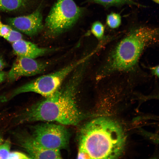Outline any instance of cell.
<instances>
[{"label": "cell", "mask_w": 159, "mask_h": 159, "mask_svg": "<svg viewBox=\"0 0 159 159\" xmlns=\"http://www.w3.org/2000/svg\"><path fill=\"white\" fill-rule=\"evenodd\" d=\"M7 74L5 72L1 71H0V83L5 80Z\"/></svg>", "instance_id": "cell-20"}, {"label": "cell", "mask_w": 159, "mask_h": 159, "mask_svg": "<svg viewBox=\"0 0 159 159\" xmlns=\"http://www.w3.org/2000/svg\"><path fill=\"white\" fill-rule=\"evenodd\" d=\"M25 0H0V10L12 11L24 6Z\"/></svg>", "instance_id": "cell-11"}, {"label": "cell", "mask_w": 159, "mask_h": 159, "mask_svg": "<svg viewBox=\"0 0 159 159\" xmlns=\"http://www.w3.org/2000/svg\"><path fill=\"white\" fill-rule=\"evenodd\" d=\"M82 13L73 0H57L46 19L45 26L51 35L57 36L72 27Z\"/></svg>", "instance_id": "cell-5"}, {"label": "cell", "mask_w": 159, "mask_h": 159, "mask_svg": "<svg viewBox=\"0 0 159 159\" xmlns=\"http://www.w3.org/2000/svg\"><path fill=\"white\" fill-rule=\"evenodd\" d=\"M155 3L159 4V0H151Z\"/></svg>", "instance_id": "cell-23"}, {"label": "cell", "mask_w": 159, "mask_h": 159, "mask_svg": "<svg viewBox=\"0 0 159 159\" xmlns=\"http://www.w3.org/2000/svg\"><path fill=\"white\" fill-rule=\"evenodd\" d=\"M85 67L84 63L79 66L64 85L51 96L21 112L17 117V121H54L63 125H77L83 116L77 107L75 96Z\"/></svg>", "instance_id": "cell-1"}, {"label": "cell", "mask_w": 159, "mask_h": 159, "mask_svg": "<svg viewBox=\"0 0 159 159\" xmlns=\"http://www.w3.org/2000/svg\"><path fill=\"white\" fill-rule=\"evenodd\" d=\"M48 66L47 63L34 59L17 56L7 75L10 81L22 77L30 76L43 72Z\"/></svg>", "instance_id": "cell-7"}, {"label": "cell", "mask_w": 159, "mask_h": 159, "mask_svg": "<svg viewBox=\"0 0 159 159\" xmlns=\"http://www.w3.org/2000/svg\"><path fill=\"white\" fill-rule=\"evenodd\" d=\"M32 131V137L46 148L60 150L68 146L70 134L64 126L42 123L33 127Z\"/></svg>", "instance_id": "cell-6"}, {"label": "cell", "mask_w": 159, "mask_h": 159, "mask_svg": "<svg viewBox=\"0 0 159 159\" xmlns=\"http://www.w3.org/2000/svg\"><path fill=\"white\" fill-rule=\"evenodd\" d=\"M8 159H30V158L28 155L18 151H13L11 152Z\"/></svg>", "instance_id": "cell-17"}, {"label": "cell", "mask_w": 159, "mask_h": 159, "mask_svg": "<svg viewBox=\"0 0 159 159\" xmlns=\"http://www.w3.org/2000/svg\"><path fill=\"white\" fill-rule=\"evenodd\" d=\"M12 44L14 53L19 57L35 59L53 50L52 49L39 47L36 44L22 39Z\"/></svg>", "instance_id": "cell-10"}, {"label": "cell", "mask_w": 159, "mask_h": 159, "mask_svg": "<svg viewBox=\"0 0 159 159\" xmlns=\"http://www.w3.org/2000/svg\"><path fill=\"white\" fill-rule=\"evenodd\" d=\"M11 29V26L3 24L0 18V37L4 38L8 34Z\"/></svg>", "instance_id": "cell-18"}, {"label": "cell", "mask_w": 159, "mask_h": 159, "mask_svg": "<svg viewBox=\"0 0 159 159\" xmlns=\"http://www.w3.org/2000/svg\"></svg>", "instance_id": "cell-24"}, {"label": "cell", "mask_w": 159, "mask_h": 159, "mask_svg": "<svg viewBox=\"0 0 159 159\" xmlns=\"http://www.w3.org/2000/svg\"><path fill=\"white\" fill-rule=\"evenodd\" d=\"M125 137L121 127L108 118L92 120L82 128L78 150L87 159H113L122 154Z\"/></svg>", "instance_id": "cell-2"}, {"label": "cell", "mask_w": 159, "mask_h": 159, "mask_svg": "<svg viewBox=\"0 0 159 159\" xmlns=\"http://www.w3.org/2000/svg\"><path fill=\"white\" fill-rule=\"evenodd\" d=\"M42 17L40 11H35L26 16L9 18L8 22L11 27L30 36L38 34L42 29Z\"/></svg>", "instance_id": "cell-9"}, {"label": "cell", "mask_w": 159, "mask_h": 159, "mask_svg": "<svg viewBox=\"0 0 159 159\" xmlns=\"http://www.w3.org/2000/svg\"><path fill=\"white\" fill-rule=\"evenodd\" d=\"M105 27L100 22L97 21L92 25L91 31L93 34L98 39H101L103 37Z\"/></svg>", "instance_id": "cell-14"}, {"label": "cell", "mask_w": 159, "mask_h": 159, "mask_svg": "<svg viewBox=\"0 0 159 159\" xmlns=\"http://www.w3.org/2000/svg\"><path fill=\"white\" fill-rule=\"evenodd\" d=\"M90 55L75 61L58 70L40 76L14 90L6 97L9 100L20 94L33 92L45 98L53 95L66 78L79 66L87 61Z\"/></svg>", "instance_id": "cell-4"}, {"label": "cell", "mask_w": 159, "mask_h": 159, "mask_svg": "<svg viewBox=\"0 0 159 159\" xmlns=\"http://www.w3.org/2000/svg\"><path fill=\"white\" fill-rule=\"evenodd\" d=\"M4 140L2 136L0 134V145L2 143Z\"/></svg>", "instance_id": "cell-22"}, {"label": "cell", "mask_w": 159, "mask_h": 159, "mask_svg": "<svg viewBox=\"0 0 159 159\" xmlns=\"http://www.w3.org/2000/svg\"><path fill=\"white\" fill-rule=\"evenodd\" d=\"M121 17L120 15L115 13H112L107 17L106 23L107 25L112 28L118 27L121 23Z\"/></svg>", "instance_id": "cell-13"}, {"label": "cell", "mask_w": 159, "mask_h": 159, "mask_svg": "<svg viewBox=\"0 0 159 159\" xmlns=\"http://www.w3.org/2000/svg\"><path fill=\"white\" fill-rule=\"evenodd\" d=\"M11 147V143L9 140H6L0 145V159H8Z\"/></svg>", "instance_id": "cell-15"}, {"label": "cell", "mask_w": 159, "mask_h": 159, "mask_svg": "<svg viewBox=\"0 0 159 159\" xmlns=\"http://www.w3.org/2000/svg\"><path fill=\"white\" fill-rule=\"evenodd\" d=\"M94 2L105 6L119 5L123 4L135 5L139 7L144 6L134 1L133 0H92Z\"/></svg>", "instance_id": "cell-12"}, {"label": "cell", "mask_w": 159, "mask_h": 159, "mask_svg": "<svg viewBox=\"0 0 159 159\" xmlns=\"http://www.w3.org/2000/svg\"><path fill=\"white\" fill-rule=\"evenodd\" d=\"M149 69L153 75L159 78V64L155 66L150 67Z\"/></svg>", "instance_id": "cell-19"}, {"label": "cell", "mask_w": 159, "mask_h": 159, "mask_svg": "<svg viewBox=\"0 0 159 159\" xmlns=\"http://www.w3.org/2000/svg\"><path fill=\"white\" fill-rule=\"evenodd\" d=\"M17 142L28 154L30 158L60 159V150L46 148L37 142L31 136H26L21 133L15 135Z\"/></svg>", "instance_id": "cell-8"}, {"label": "cell", "mask_w": 159, "mask_h": 159, "mask_svg": "<svg viewBox=\"0 0 159 159\" xmlns=\"http://www.w3.org/2000/svg\"><path fill=\"white\" fill-rule=\"evenodd\" d=\"M159 43V26H140L122 39L110 54L100 77L131 69L137 65L145 48Z\"/></svg>", "instance_id": "cell-3"}, {"label": "cell", "mask_w": 159, "mask_h": 159, "mask_svg": "<svg viewBox=\"0 0 159 159\" xmlns=\"http://www.w3.org/2000/svg\"><path fill=\"white\" fill-rule=\"evenodd\" d=\"M22 36L20 32L12 28L8 34L4 38L12 43L22 39Z\"/></svg>", "instance_id": "cell-16"}, {"label": "cell", "mask_w": 159, "mask_h": 159, "mask_svg": "<svg viewBox=\"0 0 159 159\" xmlns=\"http://www.w3.org/2000/svg\"><path fill=\"white\" fill-rule=\"evenodd\" d=\"M6 64L3 59L0 57V71L5 68Z\"/></svg>", "instance_id": "cell-21"}]
</instances>
